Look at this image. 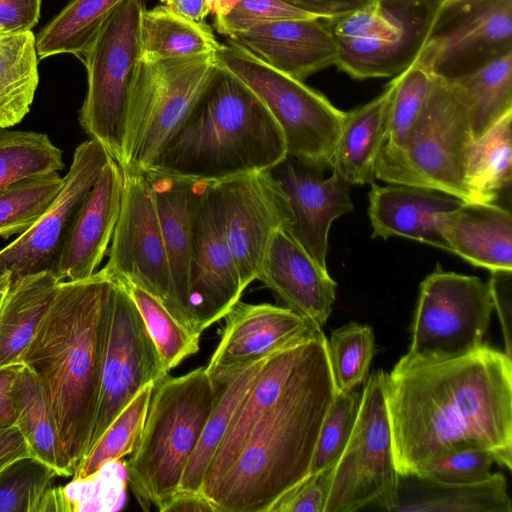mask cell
I'll use <instances>...</instances> for the list:
<instances>
[{
  "instance_id": "cell-1",
  "label": "cell",
  "mask_w": 512,
  "mask_h": 512,
  "mask_svg": "<svg viewBox=\"0 0 512 512\" xmlns=\"http://www.w3.org/2000/svg\"><path fill=\"white\" fill-rule=\"evenodd\" d=\"M399 474L454 452L483 448L512 469V359L482 344L454 357L406 353L386 374Z\"/></svg>"
},
{
  "instance_id": "cell-2",
  "label": "cell",
  "mask_w": 512,
  "mask_h": 512,
  "mask_svg": "<svg viewBox=\"0 0 512 512\" xmlns=\"http://www.w3.org/2000/svg\"><path fill=\"white\" fill-rule=\"evenodd\" d=\"M336 388L323 331L311 337L282 394L256 425L233 464L205 497L214 512H268L310 472Z\"/></svg>"
},
{
  "instance_id": "cell-3",
  "label": "cell",
  "mask_w": 512,
  "mask_h": 512,
  "mask_svg": "<svg viewBox=\"0 0 512 512\" xmlns=\"http://www.w3.org/2000/svg\"><path fill=\"white\" fill-rule=\"evenodd\" d=\"M112 284L105 268L60 282L22 360L42 383L74 473L86 456L96 416Z\"/></svg>"
},
{
  "instance_id": "cell-4",
  "label": "cell",
  "mask_w": 512,
  "mask_h": 512,
  "mask_svg": "<svg viewBox=\"0 0 512 512\" xmlns=\"http://www.w3.org/2000/svg\"><path fill=\"white\" fill-rule=\"evenodd\" d=\"M287 156L282 130L263 101L218 65L150 171L214 183L270 171Z\"/></svg>"
},
{
  "instance_id": "cell-5",
  "label": "cell",
  "mask_w": 512,
  "mask_h": 512,
  "mask_svg": "<svg viewBox=\"0 0 512 512\" xmlns=\"http://www.w3.org/2000/svg\"><path fill=\"white\" fill-rule=\"evenodd\" d=\"M221 389L203 366L166 376L155 386L143 431L125 462L128 483L144 510L167 512Z\"/></svg>"
},
{
  "instance_id": "cell-6",
  "label": "cell",
  "mask_w": 512,
  "mask_h": 512,
  "mask_svg": "<svg viewBox=\"0 0 512 512\" xmlns=\"http://www.w3.org/2000/svg\"><path fill=\"white\" fill-rule=\"evenodd\" d=\"M218 67L216 53L143 60L137 58L128 88L122 170L150 171Z\"/></svg>"
},
{
  "instance_id": "cell-7",
  "label": "cell",
  "mask_w": 512,
  "mask_h": 512,
  "mask_svg": "<svg viewBox=\"0 0 512 512\" xmlns=\"http://www.w3.org/2000/svg\"><path fill=\"white\" fill-rule=\"evenodd\" d=\"M216 59L266 105L282 130L288 156L318 172L331 168L346 112L230 39L221 44Z\"/></svg>"
},
{
  "instance_id": "cell-8",
  "label": "cell",
  "mask_w": 512,
  "mask_h": 512,
  "mask_svg": "<svg viewBox=\"0 0 512 512\" xmlns=\"http://www.w3.org/2000/svg\"><path fill=\"white\" fill-rule=\"evenodd\" d=\"M473 141L464 93L455 83L433 77L404 153L375 169V178L389 184L433 189L473 202L465 185Z\"/></svg>"
},
{
  "instance_id": "cell-9",
  "label": "cell",
  "mask_w": 512,
  "mask_h": 512,
  "mask_svg": "<svg viewBox=\"0 0 512 512\" xmlns=\"http://www.w3.org/2000/svg\"><path fill=\"white\" fill-rule=\"evenodd\" d=\"M386 374L373 372L364 386L349 441L328 474L323 512H391L395 504L399 473L386 405Z\"/></svg>"
},
{
  "instance_id": "cell-10",
  "label": "cell",
  "mask_w": 512,
  "mask_h": 512,
  "mask_svg": "<svg viewBox=\"0 0 512 512\" xmlns=\"http://www.w3.org/2000/svg\"><path fill=\"white\" fill-rule=\"evenodd\" d=\"M141 0H125L103 23L80 57L87 92L79 123L118 162L129 83L139 54Z\"/></svg>"
},
{
  "instance_id": "cell-11",
  "label": "cell",
  "mask_w": 512,
  "mask_h": 512,
  "mask_svg": "<svg viewBox=\"0 0 512 512\" xmlns=\"http://www.w3.org/2000/svg\"><path fill=\"white\" fill-rule=\"evenodd\" d=\"M512 53V0H439L415 64L454 82Z\"/></svg>"
},
{
  "instance_id": "cell-12",
  "label": "cell",
  "mask_w": 512,
  "mask_h": 512,
  "mask_svg": "<svg viewBox=\"0 0 512 512\" xmlns=\"http://www.w3.org/2000/svg\"><path fill=\"white\" fill-rule=\"evenodd\" d=\"M493 310L488 284L439 264L421 282L407 353L448 358L483 344Z\"/></svg>"
},
{
  "instance_id": "cell-13",
  "label": "cell",
  "mask_w": 512,
  "mask_h": 512,
  "mask_svg": "<svg viewBox=\"0 0 512 512\" xmlns=\"http://www.w3.org/2000/svg\"><path fill=\"white\" fill-rule=\"evenodd\" d=\"M168 373L135 303L113 278L106 309L100 393L86 456L139 390L148 383L156 386Z\"/></svg>"
},
{
  "instance_id": "cell-14",
  "label": "cell",
  "mask_w": 512,
  "mask_h": 512,
  "mask_svg": "<svg viewBox=\"0 0 512 512\" xmlns=\"http://www.w3.org/2000/svg\"><path fill=\"white\" fill-rule=\"evenodd\" d=\"M122 172L121 209L104 268L113 278L134 283L151 293L181 324L196 332L176 295L146 175Z\"/></svg>"
},
{
  "instance_id": "cell-15",
  "label": "cell",
  "mask_w": 512,
  "mask_h": 512,
  "mask_svg": "<svg viewBox=\"0 0 512 512\" xmlns=\"http://www.w3.org/2000/svg\"><path fill=\"white\" fill-rule=\"evenodd\" d=\"M111 158L93 139L76 147L57 197L32 226L0 250V274L9 271L11 282L41 272L55 274L73 220Z\"/></svg>"
},
{
  "instance_id": "cell-16",
  "label": "cell",
  "mask_w": 512,
  "mask_h": 512,
  "mask_svg": "<svg viewBox=\"0 0 512 512\" xmlns=\"http://www.w3.org/2000/svg\"><path fill=\"white\" fill-rule=\"evenodd\" d=\"M439 0H375L369 32L335 39L339 70L357 80L397 76L419 57Z\"/></svg>"
},
{
  "instance_id": "cell-17",
  "label": "cell",
  "mask_w": 512,
  "mask_h": 512,
  "mask_svg": "<svg viewBox=\"0 0 512 512\" xmlns=\"http://www.w3.org/2000/svg\"><path fill=\"white\" fill-rule=\"evenodd\" d=\"M220 198L226 238L244 290L254 280L272 235L291 230L294 215L271 171L214 182Z\"/></svg>"
},
{
  "instance_id": "cell-18",
  "label": "cell",
  "mask_w": 512,
  "mask_h": 512,
  "mask_svg": "<svg viewBox=\"0 0 512 512\" xmlns=\"http://www.w3.org/2000/svg\"><path fill=\"white\" fill-rule=\"evenodd\" d=\"M243 292L217 187L197 181L189 272L190 308L197 332L224 318Z\"/></svg>"
},
{
  "instance_id": "cell-19",
  "label": "cell",
  "mask_w": 512,
  "mask_h": 512,
  "mask_svg": "<svg viewBox=\"0 0 512 512\" xmlns=\"http://www.w3.org/2000/svg\"><path fill=\"white\" fill-rule=\"evenodd\" d=\"M221 339L205 370L223 386L247 366L321 330L288 307L237 301L225 315Z\"/></svg>"
},
{
  "instance_id": "cell-20",
  "label": "cell",
  "mask_w": 512,
  "mask_h": 512,
  "mask_svg": "<svg viewBox=\"0 0 512 512\" xmlns=\"http://www.w3.org/2000/svg\"><path fill=\"white\" fill-rule=\"evenodd\" d=\"M286 194L294 215L291 234L327 268L328 234L332 223L353 210L349 184L336 172L328 178L287 156L270 170Z\"/></svg>"
},
{
  "instance_id": "cell-21",
  "label": "cell",
  "mask_w": 512,
  "mask_h": 512,
  "mask_svg": "<svg viewBox=\"0 0 512 512\" xmlns=\"http://www.w3.org/2000/svg\"><path fill=\"white\" fill-rule=\"evenodd\" d=\"M257 279L288 308L322 327L336 299L337 284L286 229L274 232Z\"/></svg>"
},
{
  "instance_id": "cell-22",
  "label": "cell",
  "mask_w": 512,
  "mask_h": 512,
  "mask_svg": "<svg viewBox=\"0 0 512 512\" xmlns=\"http://www.w3.org/2000/svg\"><path fill=\"white\" fill-rule=\"evenodd\" d=\"M123 195V172L111 158L78 210L55 275L60 282L83 280L96 272L108 252Z\"/></svg>"
},
{
  "instance_id": "cell-23",
  "label": "cell",
  "mask_w": 512,
  "mask_h": 512,
  "mask_svg": "<svg viewBox=\"0 0 512 512\" xmlns=\"http://www.w3.org/2000/svg\"><path fill=\"white\" fill-rule=\"evenodd\" d=\"M272 68L297 80L335 65L337 46L321 18L265 23L229 38Z\"/></svg>"
},
{
  "instance_id": "cell-24",
  "label": "cell",
  "mask_w": 512,
  "mask_h": 512,
  "mask_svg": "<svg viewBox=\"0 0 512 512\" xmlns=\"http://www.w3.org/2000/svg\"><path fill=\"white\" fill-rule=\"evenodd\" d=\"M368 198L373 238L404 237L449 252L444 222L464 201L433 189L374 182Z\"/></svg>"
},
{
  "instance_id": "cell-25",
  "label": "cell",
  "mask_w": 512,
  "mask_h": 512,
  "mask_svg": "<svg viewBox=\"0 0 512 512\" xmlns=\"http://www.w3.org/2000/svg\"><path fill=\"white\" fill-rule=\"evenodd\" d=\"M315 334L291 343L266 358L238 405L226 435L209 464L199 492L201 496L205 498L233 464L253 429L282 394Z\"/></svg>"
},
{
  "instance_id": "cell-26",
  "label": "cell",
  "mask_w": 512,
  "mask_h": 512,
  "mask_svg": "<svg viewBox=\"0 0 512 512\" xmlns=\"http://www.w3.org/2000/svg\"><path fill=\"white\" fill-rule=\"evenodd\" d=\"M144 174L155 203L177 298L197 332L189 294L197 181L158 171H148Z\"/></svg>"
},
{
  "instance_id": "cell-27",
  "label": "cell",
  "mask_w": 512,
  "mask_h": 512,
  "mask_svg": "<svg viewBox=\"0 0 512 512\" xmlns=\"http://www.w3.org/2000/svg\"><path fill=\"white\" fill-rule=\"evenodd\" d=\"M443 233L454 253L472 265L512 270V215L494 202H463L448 214Z\"/></svg>"
},
{
  "instance_id": "cell-28",
  "label": "cell",
  "mask_w": 512,
  "mask_h": 512,
  "mask_svg": "<svg viewBox=\"0 0 512 512\" xmlns=\"http://www.w3.org/2000/svg\"><path fill=\"white\" fill-rule=\"evenodd\" d=\"M391 512H512V501L501 473L467 484L399 474Z\"/></svg>"
},
{
  "instance_id": "cell-29",
  "label": "cell",
  "mask_w": 512,
  "mask_h": 512,
  "mask_svg": "<svg viewBox=\"0 0 512 512\" xmlns=\"http://www.w3.org/2000/svg\"><path fill=\"white\" fill-rule=\"evenodd\" d=\"M396 82L394 77L379 96L345 113L331 168L349 185L375 180V164L385 142Z\"/></svg>"
},
{
  "instance_id": "cell-30",
  "label": "cell",
  "mask_w": 512,
  "mask_h": 512,
  "mask_svg": "<svg viewBox=\"0 0 512 512\" xmlns=\"http://www.w3.org/2000/svg\"><path fill=\"white\" fill-rule=\"evenodd\" d=\"M60 284L53 272L13 282L0 308V367L22 364Z\"/></svg>"
},
{
  "instance_id": "cell-31",
  "label": "cell",
  "mask_w": 512,
  "mask_h": 512,
  "mask_svg": "<svg viewBox=\"0 0 512 512\" xmlns=\"http://www.w3.org/2000/svg\"><path fill=\"white\" fill-rule=\"evenodd\" d=\"M12 394L15 425L31 456L55 469L58 476H73L48 397L36 374L25 364L19 369Z\"/></svg>"
},
{
  "instance_id": "cell-32",
  "label": "cell",
  "mask_w": 512,
  "mask_h": 512,
  "mask_svg": "<svg viewBox=\"0 0 512 512\" xmlns=\"http://www.w3.org/2000/svg\"><path fill=\"white\" fill-rule=\"evenodd\" d=\"M221 43L204 21L188 18L166 5L143 9L139 24V54L143 60L216 53Z\"/></svg>"
},
{
  "instance_id": "cell-33",
  "label": "cell",
  "mask_w": 512,
  "mask_h": 512,
  "mask_svg": "<svg viewBox=\"0 0 512 512\" xmlns=\"http://www.w3.org/2000/svg\"><path fill=\"white\" fill-rule=\"evenodd\" d=\"M36 36L32 30L0 32V128L29 113L39 84Z\"/></svg>"
},
{
  "instance_id": "cell-34",
  "label": "cell",
  "mask_w": 512,
  "mask_h": 512,
  "mask_svg": "<svg viewBox=\"0 0 512 512\" xmlns=\"http://www.w3.org/2000/svg\"><path fill=\"white\" fill-rule=\"evenodd\" d=\"M512 111L471 144L465 185L473 202H495L511 186Z\"/></svg>"
},
{
  "instance_id": "cell-35",
  "label": "cell",
  "mask_w": 512,
  "mask_h": 512,
  "mask_svg": "<svg viewBox=\"0 0 512 512\" xmlns=\"http://www.w3.org/2000/svg\"><path fill=\"white\" fill-rule=\"evenodd\" d=\"M266 358L247 366L222 386L199 442L186 465L177 493L199 494L209 464L226 435L233 415Z\"/></svg>"
},
{
  "instance_id": "cell-36",
  "label": "cell",
  "mask_w": 512,
  "mask_h": 512,
  "mask_svg": "<svg viewBox=\"0 0 512 512\" xmlns=\"http://www.w3.org/2000/svg\"><path fill=\"white\" fill-rule=\"evenodd\" d=\"M125 0H70L36 36L39 59L81 57L103 23Z\"/></svg>"
},
{
  "instance_id": "cell-37",
  "label": "cell",
  "mask_w": 512,
  "mask_h": 512,
  "mask_svg": "<svg viewBox=\"0 0 512 512\" xmlns=\"http://www.w3.org/2000/svg\"><path fill=\"white\" fill-rule=\"evenodd\" d=\"M464 93L474 140L512 111V53L454 81Z\"/></svg>"
},
{
  "instance_id": "cell-38",
  "label": "cell",
  "mask_w": 512,
  "mask_h": 512,
  "mask_svg": "<svg viewBox=\"0 0 512 512\" xmlns=\"http://www.w3.org/2000/svg\"><path fill=\"white\" fill-rule=\"evenodd\" d=\"M395 77L397 82L389 106L386 138L375 169L397 160L404 153L433 81V77L415 63Z\"/></svg>"
},
{
  "instance_id": "cell-39",
  "label": "cell",
  "mask_w": 512,
  "mask_h": 512,
  "mask_svg": "<svg viewBox=\"0 0 512 512\" xmlns=\"http://www.w3.org/2000/svg\"><path fill=\"white\" fill-rule=\"evenodd\" d=\"M64 167L63 151L46 134L0 128V192L22 179Z\"/></svg>"
},
{
  "instance_id": "cell-40",
  "label": "cell",
  "mask_w": 512,
  "mask_h": 512,
  "mask_svg": "<svg viewBox=\"0 0 512 512\" xmlns=\"http://www.w3.org/2000/svg\"><path fill=\"white\" fill-rule=\"evenodd\" d=\"M116 280L124 286L135 303L168 372L199 351L201 334L181 324L161 301L142 287Z\"/></svg>"
},
{
  "instance_id": "cell-41",
  "label": "cell",
  "mask_w": 512,
  "mask_h": 512,
  "mask_svg": "<svg viewBox=\"0 0 512 512\" xmlns=\"http://www.w3.org/2000/svg\"><path fill=\"white\" fill-rule=\"evenodd\" d=\"M126 463L112 460L95 473L55 488L59 512L117 511L126 501Z\"/></svg>"
},
{
  "instance_id": "cell-42",
  "label": "cell",
  "mask_w": 512,
  "mask_h": 512,
  "mask_svg": "<svg viewBox=\"0 0 512 512\" xmlns=\"http://www.w3.org/2000/svg\"><path fill=\"white\" fill-rule=\"evenodd\" d=\"M59 172L22 179L0 192V237L20 235L46 211L63 186Z\"/></svg>"
},
{
  "instance_id": "cell-43",
  "label": "cell",
  "mask_w": 512,
  "mask_h": 512,
  "mask_svg": "<svg viewBox=\"0 0 512 512\" xmlns=\"http://www.w3.org/2000/svg\"><path fill=\"white\" fill-rule=\"evenodd\" d=\"M154 388V383H148L139 390L84 458L73 478L87 477L104 463L133 452L144 428Z\"/></svg>"
},
{
  "instance_id": "cell-44",
  "label": "cell",
  "mask_w": 512,
  "mask_h": 512,
  "mask_svg": "<svg viewBox=\"0 0 512 512\" xmlns=\"http://www.w3.org/2000/svg\"><path fill=\"white\" fill-rule=\"evenodd\" d=\"M328 357L337 392H348L366 378L375 354L372 327L349 322L327 340Z\"/></svg>"
},
{
  "instance_id": "cell-45",
  "label": "cell",
  "mask_w": 512,
  "mask_h": 512,
  "mask_svg": "<svg viewBox=\"0 0 512 512\" xmlns=\"http://www.w3.org/2000/svg\"><path fill=\"white\" fill-rule=\"evenodd\" d=\"M56 476L55 469L32 456L14 461L0 471V512H37Z\"/></svg>"
},
{
  "instance_id": "cell-46",
  "label": "cell",
  "mask_w": 512,
  "mask_h": 512,
  "mask_svg": "<svg viewBox=\"0 0 512 512\" xmlns=\"http://www.w3.org/2000/svg\"><path fill=\"white\" fill-rule=\"evenodd\" d=\"M359 401L360 395L354 389L336 391L319 431L309 473L325 472L337 463L355 425Z\"/></svg>"
},
{
  "instance_id": "cell-47",
  "label": "cell",
  "mask_w": 512,
  "mask_h": 512,
  "mask_svg": "<svg viewBox=\"0 0 512 512\" xmlns=\"http://www.w3.org/2000/svg\"><path fill=\"white\" fill-rule=\"evenodd\" d=\"M494 462L497 457L489 449H466L432 459L414 474L448 483H476L491 476Z\"/></svg>"
},
{
  "instance_id": "cell-48",
  "label": "cell",
  "mask_w": 512,
  "mask_h": 512,
  "mask_svg": "<svg viewBox=\"0 0 512 512\" xmlns=\"http://www.w3.org/2000/svg\"><path fill=\"white\" fill-rule=\"evenodd\" d=\"M317 18L280 0H239L226 14L214 16L215 30L228 38L280 20Z\"/></svg>"
},
{
  "instance_id": "cell-49",
  "label": "cell",
  "mask_w": 512,
  "mask_h": 512,
  "mask_svg": "<svg viewBox=\"0 0 512 512\" xmlns=\"http://www.w3.org/2000/svg\"><path fill=\"white\" fill-rule=\"evenodd\" d=\"M330 470L317 474L309 473L281 495L268 512H323Z\"/></svg>"
},
{
  "instance_id": "cell-50",
  "label": "cell",
  "mask_w": 512,
  "mask_h": 512,
  "mask_svg": "<svg viewBox=\"0 0 512 512\" xmlns=\"http://www.w3.org/2000/svg\"><path fill=\"white\" fill-rule=\"evenodd\" d=\"M487 284L502 330L503 352L512 359V270L490 271V279Z\"/></svg>"
},
{
  "instance_id": "cell-51",
  "label": "cell",
  "mask_w": 512,
  "mask_h": 512,
  "mask_svg": "<svg viewBox=\"0 0 512 512\" xmlns=\"http://www.w3.org/2000/svg\"><path fill=\"white\" fill-rule=\"evenodd\" d=\"M41 0H0V32L32 30L40 18Z\"/></svg>"
},
{
  "instance_id": "cell-52",
  "label": "cell",
  "mask_w": 512,
  "mask_h": 512,
  "mask_svg": "<svg viewBox=\"0 0 512 512\" xmlns=\"http://www.w3.org/2000/svg\"><path fill=\"white\" fill-rule=\"evenodd\" d=\"M314 17L331 20L372 6L375 0H280Z\"/></svg>"
},
{
  "instance_id": "cell-53",
  "label": "cell",
  "mask_w": 512,
  "mask_h": 512,
  "mask_svg": "<svg viewBox=\"0 0 512 512\" xmlns=\"http://www.w3.org/2000/svg\"><path fill=\"white\" fill-rule=\"evenodd\" d=\"M31 453L19 428L14 424L0 429V471Z\"/></svg>"
},
{
  "instance_id": "cell-54",
  "label": "cell",
  "mask_w": 512,
  "mask_h": 512,
  "mask_svg": "<svg viewBox=\"0 0 512 512\" xmlns=\"http://www.w3.org/2000/svg\"><path fill=\"white\" fill-rule=\"evenodd\" d=\"M21 365L0 367V429L16 422L12 391Z\"/></svg>"
},
{
  "instance_id": "cell-55",
  "label": "cell",
  "mask_w": 512,
  "mask_h": 512,
  "mask_svg": "<svg viewBox=\"0 0 512 512\" xmlns=\"http://www.w3.org/2000/svg\"><path fill=\"white\" fill-rule=\"evenodd\" d=\"M178 13L196 21H204L210 13L206 0H159Z\"/></svg>"
},
{
  "instance_id": "cell-56",
  "label": "cell",
  "mask_w": 512,
  "mask_h": 512,
  "mask_svg": "<svg viewBox=\"0 0 512 512\" xmlns=\"http://www.w3.org/2000/svg\"><path fill=\"white\" fill-rule=\"evenodd\" d=\"M187 511L214 512V509L208 500L200 494L177 493L167 512Z\"/></svg>"
},
{
  "instance_id": "cell-57",
  "label": "cell",
  "mask_w": 512,
  "mask_h": 512,
  "mask_svg": "<svg viewBox=\"0 0 512 512\" xmlns=\"http://www.w3.org/2000/svg\"><path fill=\"white\" fill-rule=\"evenodd\" d=\"M239 0H206V5L214 16H220L228 13Z\"/></svg>"
},
{
  "instance_id": "cell-58",
  "label": "cell",
  "mask_w": 512,
  "mask_h": 512,
  "mask_svg": "<svg viewBox=\"0 0 512 512\" xmlns=\"http://www.w3.org/2000/svg\"><path fill=\"white\" fill-rule=\"evenodd\" d=\"M11 286V273L5 271L0 274V308Z\"/></svg>"
}]
</instances>
